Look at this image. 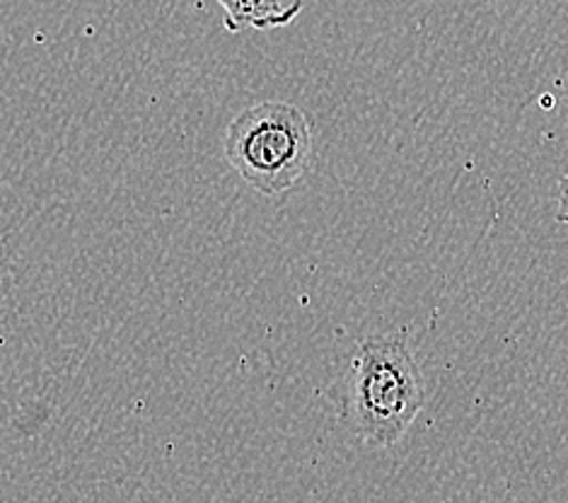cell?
Listing matches in <instances>:
<instances>
[{
  "label": "cell",
  "instance_id": "1",
  "mask_svg": "<svg viewBox=\"0 0 568 503\" xmlns=\"http://www.w3.org/2000/svg\"><path fill=\"white\" fill-rule=\"evenodd\" d=\"M424 402L422 373L404 334L358 344L346 375L344 416L361 441L377 447L399 443Z\"/></svg>",
  "mask_w": 568,
  "mask_h": 503
},
{
  "label": "cell",
  "instance_id": "2",
  "mask_svg": "<svg viewBox=\"0 0 568 503\" xmlns=\"http://www.w3.org/2000/svg\"><path fill=\"white\" fill-rule=\"evenodd\" d=\"M227 165L264 197L288 192L313 160V129L291 102L266 100L242 110L225 129Z\"/></svg>",
  "mask_w": 568,
  "mask_h": 503
},
{
  "label": "cell",
  "instance_id": "3",
  "mask_svg": "<svg viewBox=\"0 0 568 503\" xmlns=\"http://www.w3.org/2000/svg\"><path fill=\"white\" fill-rule=\"evenodd\" d=\"M223 8L227 32L276 30L291 24L303 12L305 0H215Z\"/></svg>",
  "mask_w": 568,
  "mask_h": 503
},
{
  "label": "cell",
  "instance_id": "4",
  "mask_svg": "<svg viewBox=\"0 0 568 503\" xmlns=\"http://www.w3.org/2000/svg\"><path fill=\"white\" fill-rule=\"evenodd\" d=\"M557 219L561 223L568 221V177H564V182L559 187V213H557Z\"/></svg>",
  "mask_w": 568,
  "mask_h": 503
}]
</instances>
